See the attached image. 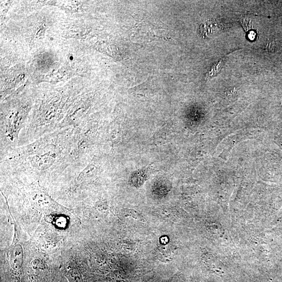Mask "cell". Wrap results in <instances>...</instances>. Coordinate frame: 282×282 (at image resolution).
I'll return each mask as SVG.
<instances>
[{
  "instance_id": "obj_1",
  "label": "cell",
  "mask_w": 282,
  "mask_h": 282,
  "mask_svg": "<svg viewBox=\"0 0 282 282\" xmlns=\"http://www.w3.org/2000/svg\"><path fill=\"white\" fill-rule=\"evenodd\" d=\"M73 128L60 129L24 146L1 153V173L50 177L73 163Z\"/></svg>"
},
{
  "instance_id": "obj_2",
  "label": "cell",
  "mask_w": 282,
  "mask_h": 282,
  "mask_svg": "<svg viewBox=\"0 0 282 282\" xmlns=\"http://www.w3.org/2000/svg\"><path fill=\"white\" fill-rule=\"evenodd\" d=\"M240 22H241V24L242 25L244 28H245L246 31H248L249 29H250L252 28V24L251 23V21L246 20L245 18H241L240 19Z\"/></svg>"
}]
</instances>
